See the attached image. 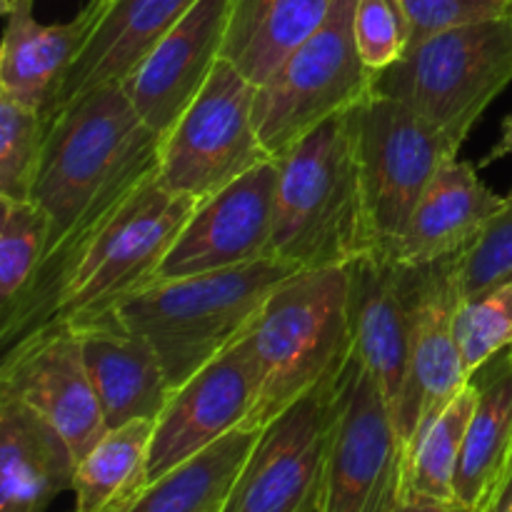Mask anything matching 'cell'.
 I'll return each instance as SVG.
<instances>
[{"label": "cell", "mask_w": 512, "mask_h": 512, "mask_svg": "<svg viewBox=\"0 0 512 512\" xmlns=\"http://www.w3.org/2000/svg\"><path fill=\"white\" fill-rule=\"evenodd\" d=\"M508 20H510V25H512V3H510V10H508Z\"/></svg>", "instance_id": "ab89813d"}, {"label": "cell", "mask_w": 512, "mask_h": 512, "mask_svg": "<svg viewBox=\"0 0 512 512\" xmlns=\"http://www.w3.org/2000/svg\"><path fill=\"white\" fill-rule=\"evenodd\" d=\"M353 13L355 0H335L323 28L255 90V128L273 160L320 123L358 108L375 93L380 73L358 55Z\"/></svg>", "instance_id": "52a82bcc"}, {"label": "cell", "mask_w": 512, "mask_h": 512, "mask_svg": "<svg viewBox=\"0 0 512 512\" xmlns=\"http://www.w3.org/2000/svg\"><path fill=\"white\" fill-rule=\"evenodd\" d=\"M155 420H133L108 430L75 468L73 512H108L138 498L148 485V455Z\"/></svg>", "instance_id": "484cf974"}, {"label": "cell", "mask_w": 512, "mask_h": 512, "mask_svg": "<svg viewBox=\"0 0 512 512\" xmlns=\"http://www.w3.org/2000/svg\"><path fill=\"white\" fill-rule=\"evenodd\" d=\"M355 158L375 253L408 225L415 205L458 145L415 110L390 95L373 93L353 110Z\"/></svg>", "instance_id": "9c48e42d"}, {"label": "cell", "mask_w": 512, "mask_h": 512, "mask_svg": "<svg viewBox=\"0 0 512 512\" xmlns=\"http://www.w3.org/2000/svg\"><path fill=\"white\" fill-rule=\"evenodd\" d=\"M3 13L0 95L45 115L88 30L80 15L68 23H38L33 0H3Z\"/></svg>", "instance_id": "603a6c76"}, {"label": "cell", "mask_w": 512, "mask_h": 512, "mask_svg": "<svg viewBox=\"0 0 512 512\" xmlns=\"http://www.w3.org/2000/svg\"><path fill=\"white\" fill-rule=\"evenodd\" d=\"M348 273L353 355L378 380L395 418L408 375L413 325L405 268L385 255L368 253L353 260Z\"/></svg>", "instance_id": "e0dca14e"}, {"label": "cell", "mask_w": 512, "mask_h": 512, "mask_svg": "<svg viewBox=\"0 0 512 512\" xmlns=\"http://www.w3.org/2000/svg\"><path fill=\"white\" fill-rule=\"evenodd\" d=\"M73 330L103 410L105 428L115 430L133 420H158L173 390L153 345L125 328L115 315L75 323Z\"/></svg>", "instance_id": "ffe728a7"}, {"label": "cell", "mask_w": 512, "mask_h": 512, "mask_svg": "<svg viewBox=\"0 0 512 512\" xmlns=\"http://www.w3.org/2000/svg\"><path fill=\"white\" fill-rule=\"evenodd\" d=\"M160 135L130 105L120 83L100 85L48 120L30 200L50 220L38 270L55 263L158 175ZM38 275V273H35Z\"/></svg>", "instance_id": "6da1fadb"}, {"label": "cell", "mask_w": 512, "mask_h": 512, "mask_svg": "<svg viewBox=\"0 0 512 512\" xmlns=\"http://www.w3.org/2000/svg\"><path fill=\"white\" fill-rule=\"evenodd\" d=\"M258 395V368L248 330L170 393L155 420L148 483L178 468L233 430L245 428Z\"/></svg>", "instance_id": "5bb4252c"}, {"label": "cell", "mask_w": 512, "mask_h": 512, "mask_svg": "<svg viewBox=\"0 0 512 512\" xmlns=\"http://www.w3.org/2000/svg\"><path fill=\"white\" fill-rule=\"evenodd\" d=\"M478 390L473 383L445 405L405 448L403 503H458L455 473Z\"/></svg>", "instance_id": "4316f807"}, {"label": "cell", "mask_w": 512, "mask_h": 512, "mask_svg": "<svg viewBox=\"0 0 512 512\" xmlns=\"http://www.w3.org/2000/svg\"><path fill=\"white\" fill-rule=\"evenodd\" d=\"M505 155H512V115L503 123V133H500V140L495 143V148L490 150V155L485 158V163H493V160L505 158Z\"/></svg>", "instance_id": "e575fe53"}, {"label": "cell", "mask_w": 512, "mask_h": 512, "mask_svg": "<svg viewBox=\"0 0 512 512\" xmlns=\"http://www.w3.org/2000/svg\"><path fill=\"white\" fill-rule=\"evenodd\" d=\"M108 3H110V0H88V3H85L83 8L78 10V15L83 18V23H85V30H90V25H93L95 18H98V15L103 13L105 8H108ZM85 35H88V33H85Z\"/></svg>", "instance_id": "d590c367"}, {"label": "cell", "mask_w": 512, "mask_h": 512, "mask_svg": "<svg viewBox=\"0 0 512 512\" xmlns=\"http://www.w3.org/2000/svg\"><path fill=\"white\" fill-rule=\"evenodd\" d=\"M198 200L170 193L155 175L108 220L40 270L0 318L3 348L45 323H90L113 315L150 283Z\"/></svg>", "instance_id": "7a4b0ae2"}, {"label": "cell", "mask_w": 512, "mask_h": 512, "mask_svg": "<svg viewBox=\"0 0 512 512\" xmlns=\"http://www.w3.org/2000/svg\"><path fill=\"white\" fill-rule=\"evenodd\" d=\"M303 512H323V505H320V495H318V498H315L313 503H310L308 508H305Z\"/></svg>", "instance_id": "f35d334b"}, {"label": "cell", "mask_w": 512, "mask_h": 512, "mask_svg": "<svg viewBox=\"0 0 512 512\" xmlns=\"http://www.w3.org/2000/svg\"><path fill=\"white\" fill-rule=\"evenodd\" d=\"M510 3H512V0H510Z\"/></svg>", "instance_id": "b9f144b4"}, {"label": "cell", "mask_w": 512, "mask_h": 512, "mask_svg": "<svg viewBox=\"0 0 512 512\" xmlns=\"http://www.w3.org/2000/svg\"><path fill=\"white\" fill-rule=\"evenodd\" d=\"M405 450L378 380L358 358L340 375L338 420L325 460L323 512H398Z\"/></svg>", "instance_id": "30bf717a"}, {"label": "cell", "mask_w": 512, "mask_h": 512, "mask_svg": "<svg viewBox=\"0 0 512 512\" xmlns=\"http://www.w3.org/2000/svg\"><path fill=\"white\" fill-rule=\"evenodd\" d=\"M333 5L335 0H233L220 58L260 88L323 28Z\"/></svg>", "instance_id": "cb8c5ba5"}, {"label": "cell", "mask_w": 512, "mask_h": 512, "mask_svg": "<svg viewBox=\"0 0 512 512\" xmlns=\"http://www.w3.org/2000/svg\"><path fill=\"white\" fill-rule=\"evenodd\" d=\"M340 378L308 390L260 428L223 512H303L323 488Z\"/></svg>", "instance_id": "8fae6325"}, {"label": "cell", "mask_w": 512, "mask_h": 512, "mask_svg": "<svg viewBox=\"0 0 512 512\" xmlns=\"http://www.w3.org/2000/svg\"><path fill=\"white\" fill-rule=\"evenodd\" d=\"M398 512H473L460 503H403Z\"/></svg>", "instance_id": "836d02e7"}, {"label": "cell", "mask_w": 512, "mask_h": 512, "mask_svg": "<svg viewBox=\"0 0 512 512\" xmlns=\"http://www.w3.org/2000/svg\"><path fill=\"white\" fill-rule=\"evenodd\" d=\"M505 205L478 170L458 155L440 168L415 205L403 233L380 255L398 265H430L463 253Z\"/></svg>", "instance_id": "d6986e66"}, {"label": "cell", "mask_w": 512, "mask_h": 512, "mask_svg": "<svg viewBox=\"0 0 512 512\" xmlns=\"http://www.w3.org/2000/svg\"><path fill=\"white\" fill-rule=\"evenodd\" d=\"M510 80L512 25L505 15L413 43L378 75L375 93L405 103L460 148Z\"/></svg>", "instance_id": "8992f818"}, {"label": "cell", "mask_w": 512, "mask_h": 512, "mask_svg": "<svg viewBox=\"0 0 512 512\" xmlns=\"http://www.w3.org/2000/svg\"><path fill=\"white\" fill-rule=\"evenodd\" d=\"M350 273L298 270L265 300L248 328L258 395L245 428H263L308 390L338 380L353 358Z\"/></svg>", "instance_id": "277c9868"}, {"label": "cell", "mask_w": 512, "mask_h": 512, "mask_svg": "<svg viewBox=\"0 0 512 512\" xmlns=\"http://www.w3.org/2000/svg\"><path fill=\"white\" fill-rule=\"evenodd\" d=\"M0 395L20 400L48 420L78 463L108 433L78 335L68 323H45L5 348Z\"/></svg>", "instance_id": "4fadbf2b"}, {"label": "cell", "mask_w": 512, "mask_h": 512, "mask_svg": "<svg viewBox=\"0 0 512 512\" xmlns=\"http://www.w3.org/2000/svg\"><path fill=\"white\" fill-rule=\"evenodd\" d=\"M233 0H198L120 80L138 118L163 138L198 98L223 53Z\"/></svg>", "instance_id": "2e32d148"}, {"label": "cell", "mask_w": 512, "mask_h": 512, "mask_svg": "<svg viewBox=\"0 0 512 512\" xmlns=\"http://www.w3.org/2000/svg\"><path fill=\"white\" fill-rule=\"evenodd\" d=\"M455 280L460 300L478 298L512 283V193L493 215L483 233L455 255Z\"/></svg>", "instance_id": "4dcf8cb0"}, {"label": "cell", "mask_w": 512, "mask_h": 512, "mask_svg": "<svg viewBox=\"0 0 512 512\" xmlns=\"http://www.w3.org/2000/svg\"><path fill=\"white\" fill-rule=\"evenodd\" d=\"M488 512H512V478L503 485V490L498 493L495 503L490 505Z\"/></svg>", "instance_id": "8d00e7d4"}, {"label": "cell", "mask_w": 512, "mask_h": 512, "mask_svg": "<svg viewBox=\"0 0 512 512\" xmlns=\"http://www.w3.org/2000/svg\"><path fill=\"white\" fill-rule=\"evenodd\" d=\"M45 133L40 110L0 95V198H30Z\"/></svg>", "instance_id": "f1b7e54d"}, {"label": "cell", "mask_w": 512, "mask_h": 512, "mask_svg": "<svg viewBox=\"0 0 512 512\" xmlns=\"http://www.w3.org/2000/svg\"><path fill=\"white\" fill-rule=\"evenodd\" d=\"M455 338L468 375L512 348V283L478 298L460 300L455 310Z\"/></svg>", "instance_id": "f546056e"}, {"label": "cell", "mask_w": 512, "mask_h": 512, "mask_svg": "<svg viewBox=\"0 0 512 512\" xmlns=\"http://www.w3.org/2000/svg\"><path fill=\"white\" fill-rule=\"evenodd\" d=\"M278 160L255 165L195 205L170 245L155 280L218 273L268 258Z\"/></svg>", "instance_id": "9a60e30c"}, {"label": "cell", "mask_w": 512, "mask_h": 512, "mask_svg": "<svg viewBox=\"0 0 512 512\" xmlns=\"http://www.w3.org/2000/svg\"><path fill=\"white\" fill-rule=\"evenodd\" d=\"M403 268L413 325L408 375L395 408V425L405 450L445 405L468 388L470 375L455 338V310L460 305L455 258Z\"/></svg>", "instance_id": "7c38bea8"}, {"label": "cell", "mask_w": 512, "mask_h": 512, "mask_svg": "<svg viewBox=\"0 0 512 512\" xmlns=\"http://www.w3.org/2000/svg\"><path fill=\"white\" fill-rule=\"evenodd\" d=\"M470 383L478 400L455 473V500L488 512L512 468V348L475 370Z\"/></svg>", "instance_id": "7402d4cb"}, {"label": "cell", "mask_w": 512, "mask_h": 512, "mask_svg": "<svg viewBox=\"0 0 512 512\" xmlns=\"http://www.w3.org/2000/svg\"><path fill=\"white\" fill-rule=\"evenodd\" d=\"M410 28V45L460 25L505 18L510 0H398Z\"/></svg>", "instance_id": "d6a6232c"}, {"label": "cell", "mask_w": 512, "mask_h": 512, "mask_svg": "<svg viewBox=\"0 0 512 512\" xmlns=\"http://www.w3.org/2000/svg\"><path fill=\"white\" fill-rule=\"evenodd\" d=\"M512 478V468H510V475H508V480ZM508 480H505V483H508ZM500 490H503V488H500Z\"/></svg>", "instance_id": "60d3db41"}, {"label": "cell", "mask_w": 512, "mask_h": 512, "mask_svg": "<svg viewBox=\"0 0 512 512\" xmlns=\"http://www.w3.org/2000/svg\"><path fill=\"white\" fill-rule=\"evenodd\" d=\"M255 85L220 58L198 98L160 138L158 180L200 203L273 160L255 128Z\"/></svg>", "instance_id": "ba28073f"}, {"label": "cell", "mask_w": 512, "mask_h": 512, "mask_svg": "<svg viewBox=\"0 0 512 512\" xmlns=\"http://www.w3.org/2000/svg\"><path fill=\"white\" fill-rule=\"evenodd\" d=\"M355 48L363 63L383 73L410 48V28L398 0H355Z\"/></svg>", "instance_id": "1f68e13d"}, {"label": "cell", "mask_w": 512, "mask_h": 512, "mask_svg": "<svg viewBox=\"0 0 512 512\" xmlns=\"http://www.w3.org/2000/svg\"><path fill=\"white\" fill-rule=\"evenodd\" d=\"M195 3L198 0H110L60 80L58 93L43 115L45 123L88 90L120 83Z\"/></svg>", "instance_id": "ac0fdd59"}, {"label": "cell", "mask_w": 512, "mask_h": 512, "mask_svg": "<svg viewBox=\"0 0 512 512\" xmlns=\"http://www.w3.org/2000/svg\"><path fill=\"white\" fill-rule=\"evenodd\" d=\"M353 110L320 123L278 160L268 258L295 270H318L375 253L355 158Z\"/></svg>", "instance_id": "3957f363"}, {"label": "cell", "mask_w": 512, "mask_h": 512, "mask_svg": "<svg viewBox=\"0 0 512 512\" xmlns=\"http://www.w3.org/2000/svg\"><path fill=\"white\" fill-rule=\"evenodd\" d=\"M133 503H135V498L133 500H123V503H118V505H115V508H110L108 512H128V508Z\"/></svg>", "instance_id": "74e56055"}, {"label": "cell", "mask_w": 512, "mask_h": 512, "mask_svg": "<svg viewBox=\"0 0 512 512\" xmlns=\"http://www.w3.org/2000/svg\"><path fill=\"white\" fill-rule=\"evenodd\" d=\"M260 428H238L145 485L128 512H223Z\"/></svg>", "instance_id": "d4e9b609"}, {"label": "cell", "mask_w": 512, "mask_h": 512, "mask_svg": "<svg viewBox=\"0 0 512 512\" xmlns=\"http://www.w3.org/2000/svg\"><path fill=\"white\" fill-rule=\"evenodd\" d=\"M75 468V453L48 420L0 395V512H45L73 490Z\"/></svg>", "instance_id": "44dd1931"}, {"label": "cell", "mask_w": 512, "mask_h": 512, "mask_svg": "<svg viewBox=\"0 0 512 512\" xmlns=\"http://www.w3.org/2000/svg\"><path fill=\"white\" fill-rule=\"evenodd\" d=\"M293 273L298 270L283 260L260 258L218 273L155 280L113 315L153 345L175 390L233 345Z\"/></svg>", "instance_id": "5b68a950"}, {"label": "cell", "mask_w": 512, "mask_h": 512, "mask_svg": "<svg viewBox=\"0 0 512 512\" xmlns=\"http://www.w3.org/2000/svg\"><path fill=\"white\" fill-rule=\"evenodd\" d=\"M50 240V220L30 198H0V318L33 283Z\"/></svg>", "instance_id": "83f0119b"}]
</instances>
